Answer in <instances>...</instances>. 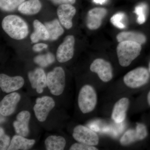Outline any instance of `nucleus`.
I'll return each mask as SVG.
<instances>
[{
	"label": "nucleus",
	"instance_id": "obj_20",
	"mask_svg": "<svg viewBox=\"0 0 150 150\" xmlns=\"http://www.w3.org/2000/svg\"><path fill=\"white\" fill-rule=\"evenodd\" d=\"M34 32L30 35V40L33 43H37L39 40H48L49 39V34L45 25L38 20H35L33 23Z\"/></svg>",
	"mask_w": 150,
	"mask_h": 150
},
{
	"label": "nucleus",
	"instance_id": "obj_5",
	"mask_svg": "<svg viewBox=\"0 0 150 150\" xmlns=\"http://www.w3.org/2000/svg\"><path fill=\"white\" fill-rule=\"evenodd\" d=\"M47 85L52 94L56 96L63 93L66 86V75L61 67H56L47 75Z\"/></svg>",
	"mask_w": 150,
	"mask_h": 150
},
{
	"label": "nucleus",
	"instance_id": "obj_1",
	"mask_svg": "<svg viewBox=\"0 0 150 150\" xmlns=\"http://www.w3.org/2000/svg\"><path fill=\"white\" fill-rule=\"evenodd\" d=\"M2 26L10 37L16 40H22L25 38L28 33L27 23L17 16L5 17L2 22Z\"/></svg>",
	"mask_w": 150,
	"mask_h": 150
},
{
	"label": "nucleus",
	"instance_id": "obj_16",
	"mask_svg": "<svg viewBox=\"0 0 150 150\" xmlns=\"http://www.w3.org/2000/svg\"><path fill=\"white\" fill-rule=\"evenodd\" d=\"M31 114L27 110L19 112L14 121L13 126L15 131L18 135L26 137L29 133V123Z\"/></svg>",
	"mask_w": 150,
	"mask_h": 150
},
{
	"label": "nucleus",
	"instance_id": "obj_29",
	"mask_svg": "<svg viewBox=\"0 0 150 150\" xmlns=\"http://www.w3.org/2000/svg\"><path fill=\"white\" fill-rule=\"evenodd\" d=\"M70 150H98V149L94 146H90L83 144L76 143L73 144L69 148Z\"/></svg>",
	"mask_w": 150,
	"mask_h": 150
},
{
	"label": "nucleus",
	"instance_id": "obj_27",
	"mask_svg": "<svg viewBox=\"0 0 150 150\" xmlns=\"http://www.w3.org/2000/svg\"><path fill=\"white\" fill-rule=\"evenodd\" d=\"M0 150H7L10 144V138L5 134L4 131L2 127L0 129Z\"/></svg>",
	"mask_w": 150,
	"mask_h": 150
},
{
	"label": "nucleus",
	"instance_id": "obj_4",
	"mask_svg": "<svg viewBox=\"0 0 150 150\" xmlns=\"http://www.w3.org/2000/svg\"><path fill=\"white\" fill-rule=\"evenodd\" d=\"M150 73L149 69L139 67L127 73L123 77V82L127 87L137 88L144 86L149 81Z\"/></svg>",
	"mask_w": 150,
	"mask_h": 150
},
{
	"label": "nucleus",
	"instance_id": "obj_17",
	"mask_svg": "<svg viewBox=\"0 0 150 150\" xmlns=\"http://www.w3.org/2000/svg\"><path fill=\"white\" fill-rule=\"evenodd\" d=\"M129 104L130 100L126 97L122 98L115 103L111 114V118L115 123H121L124 121Z\"/></svg>",
	"mask_w": 150,
	"mask_h": 150
},
{
	"label": "nucleus",
	"instance_id": "obj_22",
	"mask_svg": "<svg viewBox=\"0 0 150 150\" xmlns=\"http://www.w3.org/2000/svg\"><path fill=\"white\" fill-rule=\"evenodd\" d=\"M45 147L47 150H63L66 145V139L62 136L51 135L45 140Z\"/></svg>",
	"mask_w": 150,
	"mask_h": 150
},
{
	"label": "nucleus",
	"instance_id": "obj_10",
	"mask_svg": "<svg viewBox=\"0 0 150 150\" xmlns=\"http://www.w3.org/2000/svg\"><path fill=\"white\" fill-rule=\"evenodd\" d=\"M75 41L73 35H67L64 42L58 47L56 56L59 63H65L72 59L74 52Z\"/></svg>",
	"mask_w": 150,
	"mask_h": 150
},
{
	"label": "nucleus",
	"instance_id": "obj_14",
	"mask_svg": "<svg viewBox=\"0 0 150 150\" xmlns=\"http://www.w3.org/2000/svg\"><path fill=\"white\" fill-rule=\"evenodd\" d=\"M28 76L32 88L35 89L38 93H42L44 88L47 86V76L44 70L36 68L29 72Z\"/></svg>",
	"mask_w": 150,
	"mask_h": 150
},
{
	"label": "nucleus",
	"instance_id": "obj_18",
	"mask_svg": "<svg viewBox=\"0 0 150 150\" xmlns=\"http://www.w3.org/2000/svg\"><path fill=\"white\" fill-rule=\"evenodd\" d=\"M34 139H26L20 135L13 137L8 150H27L31 149L35 144Z\"/></svg>",
	"mask_w": 150,
	"mask_h": 150
},
{
	"label": "nucleus",
	"instance_id": "obj_9",
	"mask_svg": "<svg viewBox=\"0 0 150 150\" xmlns=\"http://www.w3.org/2000/svg\"><path fill=\"white\" fill-rule=\"evenodd\" d=\"M148 134L147 129L144 124L137 123L136 129H129L123 134L120 139V144L122 146H128L134 142L144 139Z\"/></svg>",
	"mask_w": 150,
	"mask_h": 150
},
{
	"label": "nucleus",
	"instance_id": "obj_7",
	"mask_svg": "<svg viewBox=\"0 0 150 150\" xmlns=\"http://www.w3.org/2000/svg\"><path fill=\"white\" fill-rule=\"evenodd\" d=\"M72 136L77 142L85 144L95 146L99 144V137L97 134L83 125H78L75 127Z\"/></svg>",
	"mask_w": 150,
	"mask_h": 150
},
{
	"label": "nucleus",
	"instance_id": "obj_30",
	"mask_svg": "<svg viewBox=\"0 0 150 150\" xmlns=\"http://www.w3.org/2000/svg\"><path fill=\"white\" fill-rule=\"evenodd\" d=\"M52 3L56 5L74 4L76 0H50Z\"/></svg>",
	"mask_w": 150,
	"mask_h": 150
},
{
	"label": "nucleus",
	"instance_id": "obj_28",
	"mask_svg": "<svg viewBox=\"0 0 150 150\" xmlns=\"http://www.w3.org/2000/svg\"><path fill=\"white\" fill-rule=\"evenodd\" d=\"M124 17V14L122 13H118L112 16L110 18V22L113 25L117 28L123 29L126 26L121 21Z\"/></svg>",
	"mask_w": 150,
	"mask_h": 150
},
{
	"label": "nucleus",
	"instance_id": "obj_26",
	"mask_svg": "<svg viewBox=\"0 0 150 150\" xmlns=\"http://www.w3.org/2000/svg\"><path fill=\"white\" fill-rule=\"evenodd\" d=\"M147 8L146 4H142L137 6L135 8L134 13L137 15L138 18L137 21L139 24H143L146 19V12Z\"/></svg>",
	"mask_w": 150,
	"mask_h": 150
},
{
	"label": "nucleus",
	"instance_id": "obj_11",
	"mask_svg": "<svg viewBox=\"0 0 150 150\" xmlns=\"http://www.w3.org/2000/svg\"><path fill=\"white\" fill-rule=\"evenodd\" d=\"M24 80L21 76L11 77L5 74H0V87L6 93H11L21 88L24 84Z\"/></svg>",
	"mask_w": 150,
	"mask_h": 150
},
{
	"label": "nucleus",
	"instance_id": "obj_15",
	"mask_svg": "<svg viewBox=\"0 0 150 150\" xmlns=\"http://www.w3.org/2000/svg\"><path fill=\"white\" fill-rule=\"evenodd\" d=\"M57 15L61 24L67 29L73 26L72 19L76 13V9L72 5L62 4L57 9Z\"/></svg>",
	"mask_w": 150,
	"mask_h": 150
},
{
	"label": "nucleus",
	"instance_id": "obj_31",
	"mask_svg": "<svg viewBox=\"0 0 150 150\" xmlns=\"http://www.w3.org/2000/svg\"><path fill=\"white\" fill-rule=\"evenodd\" d=\"M48 45L47 44L43 43H37L33 46L32 49L33 51L35 52H39L42 51L43 49L47 48Z\"/></svg>",
	"mask_w": 150,
	"mask_h": 150
},
{
	"label": "nucleus",
	"instance_id": "obj_23",
	"mask_svg": "<svg viewBox=\"0 0 150 150\" xmlns=\"http://www.w3.org/2000/svg\"><path fill=\"white\" fill-rule=\"evenodd\" d=\"M44 25L49 33V40H57L64 33V30L57 19H54L52 21L45 23Z\"/></svg>",
	"mask_w": 150,
	"mask_h": 150
},
{
	"label": "nucleus",
	"instance_id": "obj_6",
	"mask_svg": "<svg viewBox=\"0 0 150 150\" xmlns=\"http://www.w3.org/2000/svg\"><path fill=\"white\" fill-rule=\"evenodd\" d=\"M55 106V101L51 97L38 98L33 107L34 114L37 120L40 122L46 121L48 114Z\"/></svg>",
	"mask_w": 150,
	"mask_h": 150
},
{
	"label": "nucleus",
	"instance_id": "obj_19",
	"mask_svg": "<svg viewBox=\"0 0 150 150\" xmlns=\"http://www.w3.org/2000/svg\"><path fill=\"white\" fill-rule=\"evenodd\" d=\"M116 39L119 43L124 41H130L139 43L141 45L146 42V37L141 32L134 31H123L116 35Z\"/></svg>",
	"mask_w": 150,
	"mask_h": 150
},
{
	"label": "nucleus",
	"instance_id": "obj_2",
	"mask_svg": "<svg viewBox=\"0 0 150 150\" xmlns=\"http://www.w3.org/2000/svg\"><path fill=\"white\" fill-rule=\"evenodd\" d=\"M142 45L130 41H124L118 43L116 48L118 62L121 67H128L139 56Z\"/></svg>",
	"mask_w": 150,
	"mask_h": 150
},
{
	"label": "nucleus",
	"instance_id": "obj_25",
	"mask_svg": "<svg viewBox=\"0 0 150 150\" xmlns=\"http://www.w3.org/2000/svg\"><path fill=\"white\" fill-rule=\"evenodd\" d=\"M34 62L42 67H46L54 62L55 58L53 54L48 53L45 55H39L34 58Z\"/></svg>",
	"mask_w": 150,
	"mask_h": 150
},
{
	"label": "nucleus",
	"instance_id": "obj_32",
	"mask_svg": "<svg viewBox=\"0 0 150 150\" xmlns=\"http://www.w3.org/2000/svg\"><path fill=\"white\" fill-rule=\"evenodd\" d=\"M107 1V0H93L94 2L100 4H103Z\"/></svg>",
	"mask_w": 150,
	"mask_h": 150
},
{
	"label": "nucleus",
	"instance_id": "obj_34",
	"mask_svg": "<svg viewBox=\"0 0 150 150\" xmlns=\"http://www.w3.org/2000/svg\"><path fill=\"white\" fill-rule=\"evenodd\" d=\"M149 71L150 73V62H149Z\"/></svg>",
	"mask_w": 150,
	"mask_h": 150
},
{
	"label": "nucleus",
	"instance_id": "obj_12",
	"mask_svg": "<svg viewBox=\"0 0 150 150\" xmlns=\"http://www.w3.org/2000/svg\"><path fill=\"white\" fill-rule=\"evenodd\" d=\"M21 99L18 93L12 92L6 95L0 103V113L4 116H8L15 111Z\"/></svg>",
	"mask_w": 150,
	"mask_h": 150
},
{
	"label": "nucleus",
	"instance_id": "obj_24",
	"mask_svg": "<svg viewBox=\"0 0 150 150\" xmlns=\"http://www.w3.org/2000/svg\"><path fill=\"white\" fill-rule=\"evenodd\" d=\"M25 0H0V8L5 11H12L18 8Z\"/></svg>",
	"mask_w": 150,
	"mask_h": 150
},
{
	"label": "nucleus",
	"instance_id": "obj_21",
	"mask_svg": "<svg viewBox=\"0 0 150 150\" xmlns=\"http://www.w3.org/2000/svg\"><path fill=\"white\" fill-rule=\"evenodd\" d=\"M41 8L42 4L40 0H28L23 2L18 9L23 14L32 15L38 13Z\"/></svg>",
	"mask_w": 150,
	"mask_h": 150
},
{
	"label": "nucleus",
	"instance_id": "obj_3",
	"mask_svg": "<svg viewBox=\"0 0 150 150\" xmlns=\"http://www.w3.org/2000/svg\"><path fill=\"white\" fill-rule=\"evenodd\" d=\"M97 95L95 89L90 85H85L79 94L78 103L80 110L84 114L93 111L97 103Z\"/></svg>",
	"mask_w": 150,
	"mask_h": 150
},
{
	"label": "nucleus",
	"instance_id": "obj_8",
	"mask_svg": "<svg viewBox=\"0 0 150 150\" xmlns=\"http://www.w3.org/2000/svg\"><path fill=\"white\" fill-rule=\"evenodd\" d=\"M90 69L92 72L96 73L100 79L104 82L110 81L113 77L112 66L104 59H95L92 63Z\"/></svg>",
	"mask_w": 150,
	"mask_h": 150
},
{
	"label": "nucleus",
	"instance_id": "obj_33",
	"mask_svg": "<svg viewBox=\"0 0 150 150\" xmlns=\"http://www.w3.org/2000/svg\"><path fill=\"white\" fill-rule=\"evenodd\" d=\"M147 101L148 104L150 106V91L148 93L147 95Z\"/></svg>",
	"mask_w": 150,
	"mask_h": 150
},
{
	"label": "nucleus",
	"instance_id": "obj_13",
	"mask_svg": "<svg viewBox=\"0 0 150 150\" xmlns=\"http://www.w3.org/2000/svg\"><path fill=\"white\" fill-rule=\"evenodd\" d=\"M107 13V10L104 8L96 7L91 9L86 16L87 27L91 30L98 29L102 25L103 19Z\"/></svg>",
	"mask_w": 150,
	"mask_h": 150
}]
</instances>
